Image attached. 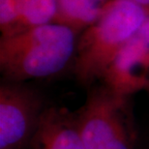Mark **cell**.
<instances>
[{"label": "cell", "instance_id": "7a4b0ae2", "mask_svg": "<svg viewBox=\"0 0 149 149\" xmlns=\"http://www.w3.org/2000/svg\"><path fill=\"white\" fill-rule=\"evenodd\" d=\"M148 15V9L132 0H111L101 17L77 40L73 69L79 83L90 87L100 81Z\"/></svg>", "mask_w": 149, "mask_h": 149}, {"label": "cell", "instance_id": "30bf717a", "mask_svg": "<svg viewBox=\"0 0 149 149\" xmlns=\"http://www.w3.org/2000/svg\"><path fill=\"white\" fill-rule=\"evenodd\" d=\"M136 149H149V121L144 129L139 131Z\"/></svg>", "mask_w": 149, "mask_h": 149}, {"label": "cell", "instance_id": "3957f363", "mask_svg": "<svg viewBox=\"0 0 149 149\" xmlns=\"http://www.w3.org/2000/svg\"><path fill=\"white\" fill-rule=\"evenodd\" d=\"M85 149H136L139 131L131 96L100 83L90 86L84 104L74 111Z\"/></svg>", "mask_w": 149, "mask_h": 149}, {"label": "cell", "instance_id": "9c48e42d", "mask_svg": "<svg viewBox=\"0 0 149 149\" xmlns=\"http://www.w3.org/2000/svg\"><path fill=\"white\" fill-rule=\"evenodd\" d=\"M19 3L17 0H0V27L2 36H9L19 29Z\"/></svg>", "mask_w": 149, "mask_h": 149}, {"label": "cell", "instance_id": "8fae6325", "mask_svg": "<svg viewBox=\"0 0 149 149\" xmlns=\"http://www.w3.org/2000/svg\"><path fill=\"white\" fill-rule=\"evenodd\" d=\"M132 1L138 3V4L141 5L142 7L146 8L149 10V0H132Z\"/></svg>", "mask_w": 149, "mask_h": 149}, {"label": "cell", "instance_id": "ba28073f", "mask_svg": "<svg viewBox=\"0 0 149 149\" xmlns=\"http://www.w3.org/2000/svg\"><path fill=\"white\" fill-rule=\"evenodd\" d=\"M17 3L19 20L17 33L54 22L57 16V0H17Z\"/></svg>", "mask_w": 149, "mask_h": 149}, {"label": "cell", "instance_id": "5b68a950", "mask_svg": "<svg viewBox=\"0 0 149 149\" xmlns=\"http://www.w3.org/2000/svg\"><path fill=\"white\" fill-rule=\"evenodd\" d=\"M100 81L126 96L149 92V15L117 53Z\"/></svg>", "mask_w": 149, "mask_h": 149}, {"label": "cell", "instance_id": "6da1fadb", "mask_svg": "<svg viewBox=\"0 0 149 149\" xmlns=\"http://www.w3.org/2000/svg\"><path fill=\"white\" fill-rule=\"evenodd\" d=\"M77 31L52 22L2 36L0 69L7 81L24 82L49 77L74 62Z\"/></svg>", "mask_w": 149, "mask_h": 149}, {"label": "cell", "instance_id": "52a82bcc", "mask_svg": "<svg viewBox=\"0 0 149 149\" xmlns=\"http://www.w3.org/2000/svg\"><path fill=\"white\" fill-rule=\"evenodd\" d=\"M111 0H57L54 22L79 32L85 30L101 17Z\"/></svg>", "mask_w": 149, "mask_h": 149}, {"label": "cell", "instance_id": "8992f818", "mask_svg": "<svg viewBox=\"0 0 149 149\" xmlns=\"http://www.w3.org/2000/svg\"><path fill=\"white\" fill-rule=\"evenodd\" d=\"M30 149H85L74 111L47 107L32 139Z\"/></svg>", "mask_w": 149, "mask_h": 149}, {"label": "cell", "instance_id": "277c9868", "mask_svg": "<svg viewBox=\"0 0 149 149\" xmlns=\"http://www.w3.org/2000/svg\"><path fill=\"white\" fill-rule=\"evenodd\" d=\"M44 98L22 82L0 86V149H30L42 115Z\"/></svg>", "mask_w": 149, "mask_h": 149}]
</instances>
